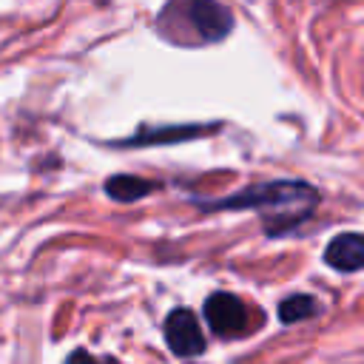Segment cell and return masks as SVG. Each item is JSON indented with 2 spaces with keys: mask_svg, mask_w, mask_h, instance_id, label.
Returning a JSON list of instances; mask_svg holds the SVG:
<instances>
[{
  "mask_svg": "<svg viewBox=\"0 0 364 364\" xmlns=\"http://www.w3.org/2000/svg\"><path fill=\"white\" fill-rule=\"evenodd\" d=\"M318 205V191L299 179H279L250 185L233 196H222L216 202H202L205 210H245L253 208L262 216V225L270 236L284 233L301 225Z\"/></svg>",
  "mask_w": 364,
  "mask_h": 364,
  "instance_id": "6da1fadb",
  "label": "cell"
},
{
  "mask_svg": "<svg viewBox=\"0 0 364 364\" xmlns=\"http://www.w3.org/2000/svg\"><path fill=\"white\" fill-rule=\"evenodd\" d=\"M205 321L216 336H239L247 330V310L233 293H213L205 301Z\"/></svg>",
  "mask_w": 364,
  "mask_h": 364,
  "instance_id": "3957f363",
  "label": "cell"
},
{
  "mask_svg": "<svg viewBox=\"0 0 364 364\" xmlns=\"http://www.w3.org/2000/svg\"><path fill=\"white\" fill-rule=\"evenodd\" d=\"M65 364H100V361H97L91 353H85V350H74Z\"/></svg>",
  "mask_w": 364,
  "mask_h": 364,
  "instance_id": "ba28073f",
  "label": "cell"
},
{
  "mask_svg": "<svg viewBox=\"0 0 364 364\" xmlns=\"http://www.w3.org/2000/svg\"><path fill=\"white\" fill-rule=\"evenodd\" d=\"M165 341H168L171 353H176L182 358L199 355L205 350V336H202L199 318L188 307L171 310L168 318H165Z\"/></svg>",
  "mask_w": 364,
  "mask_h": 364,
  "instance_id": "7a4b0ae2",
  "label": "cell"
},
{
  "mask_svg": "<svg viewBox=\"0 0 364 364\" xmlns=\"http://www.w3.org/2000/svg\"><path fill=\"white\" fill-rule=\"evenodd\" d=\"M188 11V23L196 31V37L202 43H216L222 40L230 28H233V14L228 6L222 3H210V0H196L185 6Z\"/></svg>",
  "mask_w": 364,
  "mask_h": 364,
  "instance_id": "277c9868",
  "label": "cell"
},
{
  "mask_svg": "<svg viewBox=\"0 0 364 364\" xmlns=\"http://www.w3.org/2000/svg\"><path fill=\"white\" fill-rule=\"evenodd\" d=\"M324 262L341 273H355L364 264V239L361 233H338L327 250H324Z\"/></svg>",
  "mask_w": 364,
  "mask_h": 364,
  "instance_id": "5b68a950",
  "label": "cell"
},
{
  "mask_svg": "<svg viewBox=\"0 0 364 364\" xmlns=\"http://www.w3.org/2000/svg\"><path fill=\"white\" fill-rule=\"evenodd\" d=\"M156 191V182H148V179H139V176H128V173H117L105 182V193L114 199V202H136L148 193Z\"/></svg>",
  "mask_w": 364,
  "mask_h": 364,
  "instance_id": "8992f818",
  "label": "cell"
},
{
  "mask_svg": "<svg viewBox=\"0 0 364 364\" xmlns=\"http://www.w3.org/2000/svg\"><path fill=\"white\" fill-rule=\"evenodd\" d=\"M318 313V304L313 296H304V293H296V296H287L282 304H279V318L284 324H296V321H304L310 316Z\"/></svg>",
  "mask_w": 364,
  "mask_h": 364,
  "instance_id": "52a82bcc",
  "label": "cell"
}]
</instances>
